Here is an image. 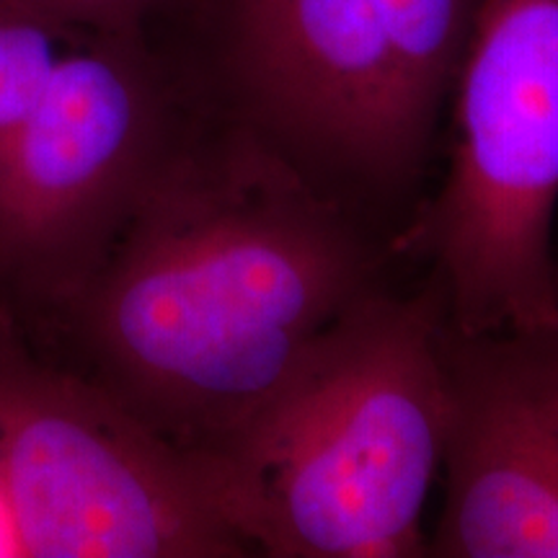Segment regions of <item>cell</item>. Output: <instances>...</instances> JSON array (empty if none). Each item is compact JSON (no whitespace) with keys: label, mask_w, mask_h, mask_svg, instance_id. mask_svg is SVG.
<instances>
[{"label":"cell","mask_w":558,"mask_h":558,"mask_svg":"<svg viewBox=\"0 0 558 558\" xmlns=\"http://www.w3.org/2000/svg\"><path fill=\"white\" fill-rule=\"evenodd\" d=\"M378 290L352 209L197 104L86 282L19 326L41 357L202 458Z\"/></svg>","instance_id":"1"},{"label":"cell","mask_w":558,"mask_h":558,"mask_svg":"<svg viewBox=\"0 0 558 558\" xmlns=\"http://www.w3.org/2000/svg\"><path fill=\"white\" fill-rule=\"evenodd\" d=\"M442 324L435 288H380L226 445L197 456L254 556L429 554L422 512L450 411Z\"/></svg>","instance_id":"2"},{"label":"cell","mask_w":558,"mask_h":558,"mask_svg":"<svg viewBox=\"0 0 558 558\" xmlns=\"http://www.w3.org/2000/svg\"><path fill=\"white\" fill-rule=\"evenodd\" d=\"M484 0H171L192 96L320 192L393 202L427 163ZM352 209V207H349Z\"/></svg>","instance_id":"3"},{"label":"cell","mask_w":558,"mask_h":558,"mask_svg":"<svg viewBox=\"0 0 558 558\" xmlns=\"http://www.w3.org/2000/svg\"><path fill=\"white\" fill-rule=\"evenodd\" d=\"M424 241L460 337L558 326V0H484Z\"/></svg>","instance_id":"4"},{"label":"cell","mask_w":558,"mask_h":558,"mask_svg":"<svg viewBox=\"0 0 558 558\" xmlns=\"http://www.w3.org/2000/svg\"><path fill=\"white\" fill-rule=\"evenodd\" d=\"M0 499L21 556H254L205 463L41 357L3 300Z\"/></svg>","instance_id":"5"},{"label":"cell","mask_w":558,"mask_h":558,"mask_svg":"<svg viewBox=\"0 0 558 558\" xmlns=\"http://www.w3.org/2000/svg\"><path fill=\"white\" fill-rule=\"evenodd\" d=\"M194 111L153 26H83L0 163V300L21 326L86 282Z\"/></svg>","instance_id":"6"},{"label":"cell","mask_w":558,"mask_h":558,"mask_svg":"<svg viewBox=\"0 0 558 558\" xmlns=\"http://www.w3.org/2000/svg\"><path fill=\"white\" fill-rule=\"evenodd\" d=\"M448 494L429 554L558 558V326L460 337L442 324Z\"/></svg>","instance_id":"7"},{"label":"cell","mask_w":558,"mask_h":558,"mask_svg":"<svg viewBox=\"0 0 558 558\" xmlns=\"http://www.w3.org/2000/svg\"><path fill=\"white\" fill-rule=\"evenodd\" d=\"M83 26L32 0H0V163Z\"/></svg>","instance_id":"8"},{"label":"cell","mask_w":558,"mask_h":558,"mask_svg":"<svg viewBox=\"0 0 558 558\" xmlns=\"http://www.w3.org/2000/svg\"><path fill=\"white\" fill-rule=\"evenodd\" d=\"M32 3L75 24L135 29V26H150L171 0H32Z\"/></svg>","instance_id":"9"},{"label":"cell","mask_w":558,"mask_h":558,"mask_svg":"<svg viewBox=\"0 0 558 558\" xmlns=\"http://www.w3.org/2000/svg\"><path fill=\"white\" fill-rule=\"evenodd\" d=\"M0 556H21L16 533H13L9 509H5L3 499H0Z\"/></svg>","instance_id":"10"}]
</instances>
